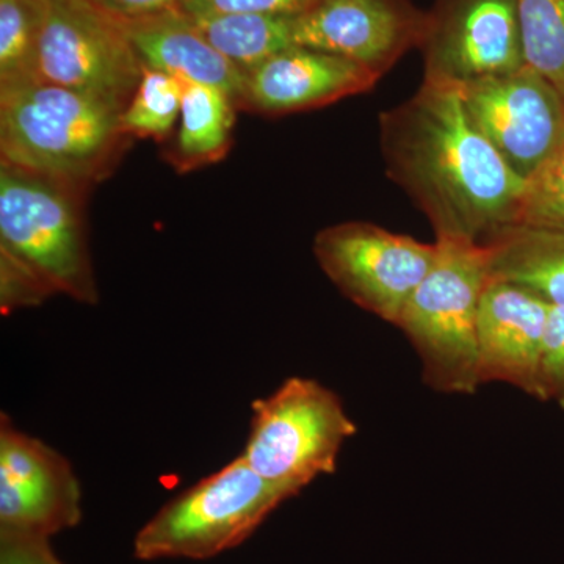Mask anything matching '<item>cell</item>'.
<instances>
[{
  "instance_id": "1",
  "label": "cell",
  "mask_w": 564,
  "mask_h": 564,
  "mask_svg": "<svg viewBox=\"0 0 564 564\" xmlns=\"http://www.w3.org/2000/svg\"><path fill=\"white\" fill-rule=\"evenodd\" d=\"M386 172L436 239L488 245L521 223L527 181L475 128L456 85L423 80L380 115Z\"/></svg>"
},
{
  "instance_id": "2",
  "label": "cell",
  "mask_w": 564,
  "mask_h": 564,
  "mask_svg": "<svg viewBox=\"0 0 564 564\" xmlns=\"http://www.w3.org/2000/svg\"><path fill=\"white\" fill-rule=\"evenodd\" d=\"M120 117L109 104L50 82L0 85V162L90 188L131 148Z\"/></svg>"
},
{
  "instance_id": "3",
  "label": "cell",
  "mask_w": 564,
  "mask_h": 564,
  "mask_svg": "<svg viewBox=\"0 0 564 564\" xmlns=\"http://www.w3.org/2000/svg\"><path fill=\"white\" fill-rule=\"evenodd\" d=\"M88 188L0 162V265L52 295L98 303L84 199Z\"/></svg>"
},
{
  "instance_id": "4",
  "label": "cell",
  "mask_w": 564,
  "mask_h": 564,
  "mask_svg": "<svg viewBox=\"0 0 564 564\" xmlns=\"http://www.w3.org/2000/svg\"><path fill=\"white\" fill-rule=\"evenodd\" d=\"M432 269L397 322L421 362L426 388L473 395L478 377L477 322L489 282L486 245L436 239Z\"/></svg>"
},
{
  "instance_id": "5",
  "label": "cell",
  "mask_w": 564,
  "mask_h": 564,
  "mask_svg": "<svg viewBox=\"0 0 564 564\" xmlns=\"http://www.w3.org/2000/svg\"><path fill=\"white\" fill-rule=\"evenodd\" d=\"M296 492L245 462L242 455L170 500L133 540L141 562L206 560L245 543L270 514Z\"/></svg>"
},
{
  "instance_id": "6",
  "label": "cell",
  "mask_w": 564,
  "mask_h": 564,
  "mask_svg": "<svg viewBox=\"0 0 564 564\" xmlns=\"http://www.w3.org/2000/svg\"><path fill=\"white\" fill-rule=\"evenodd\" d=\"M358 433L343 400L314 378H288L252 402L243 458L267 480L296 494L333 475L344 444Z\"/></svg>"
},
{
  "instance_id": "7",
  "label": "cell",
  "mask_w": 564,
  "mask_h": 564,
  "mask_svg": "<svg viewBox=\"0 0 564 564\" xmlns=\"http://www.w3.org/2000/svg\"><path fill=\"white\" fill-rule=\"evenodd\" d=\"M35 76L122 113L139 87L143 63L120 20L90 0H41Z\"/></svg>"
},
{
  "instance_id": "8",
  "label": "cell",
  "mask_w": 564,
  "mask_h": 564,
  "mask_svg": "<svg viewBox=\"0 0 564 564\" xmlns=\"http://www.w3.org/2000/svg\"><path fill=\"white\" fill-rule=\"evenodd\" d=\"M314 254L344 296L395 326L432 269L436 243L419 242L373 223L345 221L315 236Z\"/></svg>"
},
{
  "instance_id": "9",
  "label": "cell",
  "mask_w": 564,
  "mask_h": 564,
  "mask_svg": "<svg viewBox=\"0 0 564 564\" xmlns=\"http://www.w3.org/2000/svg\"><path fill=\"white\" fill-rule=\"evenodd\" d=\"M470 121L529 181L564 140V95L530 66L464 84Z\"/></svg>"
},
{
  "instance_id": "10",
  "label": "cell",
  "mask_w": 564,
  "mask_h": 564,
  "mask_svg": "<svg viewBox=\"0 0 564 564\" xmlns=\"http://www.w3.org/2000/svg\"><path fill=\"white\" fill-rule=\"evenodd\" d=\"M423 80L462 87L524 68L516 0H437L421 47Z\"/></svg>"
},
{
  "instance_id": "11",
  "label": "cell",
  "mask_w": 564,
  "mask_h": 564,
  "mask_svg": "<svg viewBox=\"0 0 564 564\" xmlns=\"http://www.w3.org/2000/svg\"><path fill=\"white\" fill-rule=\"evenodd\" d=\"M82 519V488L68 459L0 417V538L51 540Z\"/></svg>"
},
{
  "instance_id": "12",
  "label": "cell",
  "mask_w": 564,
  "mask_h": 564,
  "mask_svg": "<svg viewBox=\"0 0 564 564\" xmlns=\"http://www.w3.org/2000/svg\"><path fill=\"white\" fill-rule=\"evenodd\" d=\"M429 13L411 0H321L295 18V46L340 55L381 77L421 47Z\"/></svg>"
},
{
  "instance_id": "13",
  "label": "cell",
  "mask_w": 564,
  "mask_h": 564,
  "mask_svg": "<svg viewBox=\"0 0 564 564\" xmlns=\"http://www.w3.org/2000/svg\"><path fill=\"white\" fill-rule=\"evenodd\" d=\"M551 304L513 282L489 280L477 322L480 383H502L540 402Z\"/></svg>"
},
{
  "instance_id": "14",
  "label": "cell",
  "mask_w": 564,
  "mask_h": 564,
  "mask_svg": "<svg viewBox=\"0 0 564 564\" xmlns=\"http://www.w3.org/2000/svg\"><path fill=\"white\" fill-rule=\"evenodd\" d=\"M380 79L340 55L292 46L248 70L237 109L270 117L321 109L370 91Z\"/></svg>"
},
{
  "instance_id": "15",
  "label": "cell",
  "mask_w": 564,
  "mask_h": 564,
  "mask_svg": "<svg viewBox=\"0 0 564 564\" xmlns=\"http://www.w3.org/2000/svg\"><path fill=\"white\" fill-rule=\"evenodd\" d=\"M120 22L147 68L162 70L185 84L220 88L236 106L239 104L247 73L215 50L185 11L170 10Z\"/></svg>"
},
{
  "instance_id": "16",
  "label": "cell",
  "mask_w": 564,
  "mask_h": 564,
  "mask_svg": "<svg viewBox=\"0 0 564 564\" xmlns=\"http://www.w3.org/2000/svg\"><path fill=\"white\" fill-rule=\"evenodd\" d=\"M486 248L489 280L513 282L551 306L564 307V228L519 223Z\"/></svg>"
},
{
  "instance_id": "17",
  "label": "cell",
  "mask_w": 564,
  "mask_h": 564,
  "mask_svg": "<svg viewBox=\"0 0 564 564\" xmlns=\"http://www.w3.org/2000/svg\"><path fill=\"white\" fill-rule=\"evenodd\" d=\"M236 102L209 85L185 84L181 124L166 161L180 173L223 161L232 148Z\"/></svg>"
},
{
  "instance_id": "18",
  "label": "cell",
  "mask_w": 564,
  "mask_h": 564,
  "mask_svg": "<svg viewBox=\"0 0 564 564\" xmlns=\"http://www.w3.org/2000/svg\"><path fill=\"white\" fill-rule=\"evenodd\" d=\"M188 14V13H187ZM196 28L228 61L248 73L273 55L295 46L296 17L254 13L188 14Z\"/></svg>"
},
{
  "instance_id": "19",
  "label": "cell",
  "mask_w": 564,
  "mask_h": 564,
  "mask_svg": "<svg viewBox=\"0 0 564 564\" xmlns=\"http://www.w3.org/2000/svg\"><path fill=\"white\" fill-rule=\"evenodd\" d=\"M185 82L147 68L135 95L120 117L121 131L131 139L165 141L181 117Z\"/></svg>"
},
{
  "instance_id": "20",
  "label": "cell",
  "mask_w": 564,
  "mask_h": 564,
  "mask_svg": "<svg viewBox=\"0 0 564 564\" xmlns=\"http://www.w3.org/2000/svg\"><path fill=\"white\" fill-rule=\"evenodd\" d=\"M525 65L564 95V0H516Z\"/></svg>"
},
{
  "instance_id": "21",
  "label": "cell",
  "mask_w": 564,
  "mask_h": 564,
  "mask_svg": "<svg viewBox=\"0 0 564 564\" xmlns=\"http://www.w3.org/2000/svg\"><path fill=\"white\" fill-rule=\"evenodd\" d=\"M41 0H0V85L36 79Z\"/></svg>"
},
{
  "instance_id": "22",
  "label": "cell",
  "mask_w": 564,
  "mask_h": 564,
  "mask_svg": "<svg viewBox=\"0 0 564 564\" xmlns=\"http://www.w3.org/2000/svg\"><path fill=\"white\" fill-rule=\"evenodd\" d=\"M521 223L564 228V140L527 181Z\"/></svg>"
},
{
  "instance_id": "23",
  "label": "cell",
  "mask_w": 564,
  "mask_h": 564,
  "mask_svg": "<svg viewBox=\"0 0 564 564\" xmlns=\"http://www.w3.org/2000/svg\"><path fill=\"white\" fill-rule=\"evenodd\" d=\"M540 402L564 411V307L551 306L541 362Z\"/></svg>"
},
{
  "instance_id": "24",
  "label": "cell",
  "mask_w": 564,
  "mask_h": 564,
  "mask_svg": "<svg viewBox=\"0 0 564 564\" xmlns=\"http://www.w3.org/2000/svg\"><path fill=\"white\" fill-rule=\"evenodd\" d=\"M321 0H185L180 7L188 14L254 13L300 17Z\"/></svg>"
},
{
  "instance_id": "25",
  "label": "cell",
  "mask_w": 564,
  "mask_h": 564,
  "mask_svg": "<svg viewBox=\"0 0 564 564\" xmlns=\"http://www.w3.org/2000/svg\"><path fill=\"white\" fill-rule=\"evenodd\" d=\"M0 564H63L50 540L0 538Z\"/></svg>"
},
{
  "instance_id": "26",
  "label": "cell",
  "mask_w": 564,
  "mask_h": 564,
  "mask_svg": "<svg viewBox=\"0 0 564 564\" xmlns=\"http://www.w3.org/2000/svg\"><path fill=\"white\" fill-rule=\"evenodd\" d=\"M90 2L117 20L129 21L180 9L185 0H90Z\"/></svg>"
}]
</instances>
